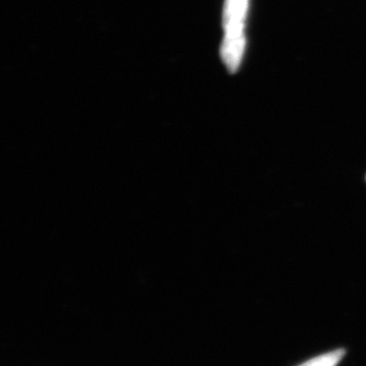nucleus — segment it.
<instances>
[{"label":"nucleus","instance_id":"f257e3e1","mask_svg":"<svg viewBox=\"0 0 366 366\" xmlns=\"http://www.w3.org/2000/svg\"><path fill=\"white\" fill-rule=\"evenodd\" d=\"M249 0H225L223 9L224 37L221 57L230 72H236L244 55L245 21L249 13Z\"/></svg>","mask_w":366,"mask_h":366},{"label":"nucleus","instance_id":"f03ea898","mask_svg":"<svg viewBox=\"0 0 366 366\" xmlns=\"http://www.w3.org/2000/svg\"><path fill=\"white\" fill-rule=\"evenodd\" d=\"M344 354L345 351L339 349V350L332 351V352L312 358L300 366H337L344 357Z\"/></svg>","mask_w":366,"mask_h":366}]
</instances>
